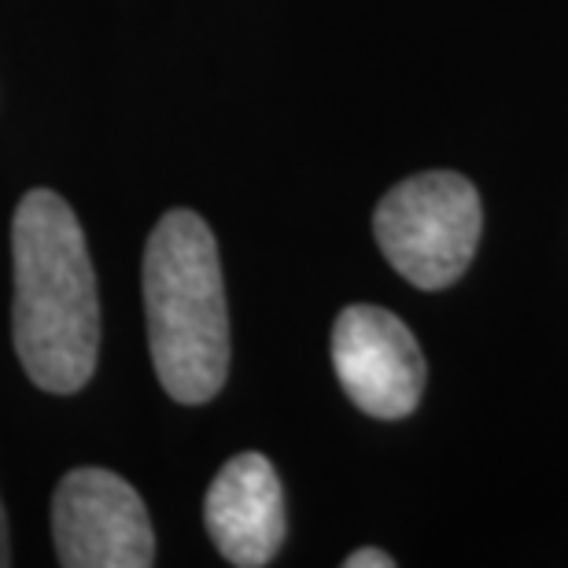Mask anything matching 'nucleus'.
<instances>
[{
    "label": "nucleus",
    "mask_w": 568,
    "mask_h": 568,
    "mask_svg": "<svg viewBox=\"0 0 568 568\" xmlns=\"http://www.w3.org/2000/svg\"><path fill=\"white\" fill-rule=\"evenodd\" d=\"M11 263V333L22 369L44 392L74 395L97 369L100 300L82 225L60 192L33 189L19 200Z\"/></svg>",
    "instance_id": "1"
},
{
    "label": "nucleus",
    "mask_w": 568,
    "mask_h": 568,
    "mask_svg": "<svg viewBox=\"0 0 568 568\" xmlns=\"http://www.w3.org/2000/svg\"><path fill=\"white\" fill-rule=\"evenodd\" d=\"M144 311L155 373L170 399L196 406L230 373V311L219 244L196 211H166L144 247Z\"/></svg>",
    "instance_id": "2"
},
{
    "label": "nucleus",
    "mask_w": 568,
    "mask_h": 568,
    "mask_svg": "<svg viewBox=\"0 0 568 568\" xmlns=\"http://www.w3.org/2000/svg\"><path fill=\"white\" fill-rule=\"evenodd\" d=\"M480 225L484 211L473 181L450 170L399 181L373 214L384 258L425 292L447 288L469 270Z\"/></svg>",
    "instance_id": "3"
},
{
    "label": "nucleus",
    "mask_w": 568,
    "mask_h": 568,
    "mask_svg": "<svg viewBox=\"0 0 568 568\" xmlns=\"http://www.w3.org/2000/svg\"><path fill=\"white\" fill-rule=\"evenodd\" d=\"M55 558L67 568H148L155 536L141 495L108 469L67 473L52 495Z\"/></svg>",
    "instance_id": "4"
},
{
    "label": "nucleus",
    "mask_w": 568,
    "mask_h": 568,
    "mask_svg": "<svg viewBox=\"0 0 568 568\" xmlns=\"http://www.w3.org/2000/svg\"><path fill=\"white\" fill-rule=\"evenodd\" d=\"M333 366L347 399L369 417L395 422L422 403V347L392 311L369 303L347 306L333 328Z\"/></svg>",
    "instance_id": "5"
},
{
    "label": "nucleus",
    "mask_w": 568,
    "mask_h": 568,
    "mask_svg": "<svg viewBox=\"0 0 568 568\" xmlns=\"http://www.w3.org/2000/svg\"><path fill=\"white\" fill-rule=\"evenodd\" d=\"M207 531L222 558L241 568H263L284 542V491L263 454H236L214 476L203 503Z\"/></svg>",
    "instance_id": "6"
},
{
    "label": "nucleus",
    "mask_w": 568,
    "mask_h": 568,
    "mask_svg": "<svg viewBox=\"0 0 568 568\" xmlns=\"http://www.w3.org/2000/svg\"><path fill=\"white\" fill-rule=\"evenodd\" d=\"M347 568H392V554H384V550H355L351 558L344 561Z\"/></svg>",
    "instance_id": "7"
},
{
    "label": "nucleus",
    "mask_w": 568,
    "mask_h": 568,
    "mask_svg": "<svg viewBox=\"0 0 568 568\" xmlns=\"http://www.w3.org/2000/svg\"><path fill=\"white\" fill-rule=\"evenodd\" d=\"M11 554H8V528H4V509H0V565H8Z\"/></svg>",
    "instance_id": "8"
}]
</instances>
